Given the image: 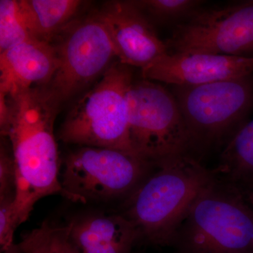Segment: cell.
Masks as SVG:
<instances>
[{
    "mask_svg": "<svg viewBox=\"0 0 253 253\" xmlns=\"http://www.w3.org/2000/svg\"><path fill=\"white\" fill-rule=\"evenodd\" d=\"M83 4L80 0H19L32 38L49 43L76 19Z\"/></svg>",
    "mask_w": 253,
    "mask_h": 253,
    "instance_id": "14",
    "label": "cell"
},
{
    "mask_svg": "<svg viewBox=\"0 0 253 253\" xmlns=\"http://www.w3.org/2000/svg\"><path fill=\"white\" fill-rule=\"evenodd\" d=\"M19 0L0 1V53L31 39Z\"/></svg>",
    "mask_w": 253,
    "mask_h": 253,
    "instance_id": "18",
    "label": "cell"
},
{
    "mask_svg": "<svg viewBox=\"0 0 253 253\" xmlns=\"http://www.w3.org/2000/svg\"><path fill=\"white\" fill-rule=\"evenodd\" d=\"M156 165L134 153L77 146L61 159L59 181L66 199L83 205L124 201Z\"/></svg>",
    "mask_w": 253,
    "mask_h": 253,
    "instance_id": "5",
    "label": "cell"
},
{
    "mask_svg": "<svg viewBox=\"0 0 253 253\" xmlns=\"http://www.w3.org/2000/svg\"><path fill=\"white\" fill-rule=\"evenodd\" d=\"M65 224L78 253H131L140 241L135 226L119 211H82Z\"/></svg>",
    "mask_w": 253,
    "mask_h": 253,
    "instance_id": "12",
    "label": "cell"
},
{
    "mask_svg": "<svg viewBox=\"0 0 253 253\" xmlns=\"http://www.w3.org/2000/svg\"><path fill=\"white\" fill-rule=\"evenodd\" d=\"M176 253H253V208L235 185L216 177L176 229Z\"/></svg>",
    "mask_w": 253,
    "mask_h": 253,
    "instance_id": "3",
    "label": "cell"
},
{
    "mask_svg": "<svg viewBox=\"0 0 253 253\" xmlns=\"http://www.w3.org/2000/svg\"><path fill=\"white\" fill-rule=\"evenodd\" d=\"M253 208V175L237 186Z\"/></svg>",
    "mask_w": 253,
    "mask_h": 253,
    "instance_id": "21",
    "label": "cell"
},
{
    "mask_svg": "<svg viewBox=\"0 0 253 253\" xmlns=\"http://www.w3.org/2000/svg\"><path fill=\"white\" fill-rule=\"evenodd\" d=\"M17 172L9 139L1 137L0 146V198L16 196Z\"/></svg>",
    "mask_w": 253,
    "mask_h": 253,
    "instance_id": "19",
    "label": "cell"
},
{
    "mask_svg": "<svg viewBox=\"0 0 253 253\" xmlns=\"http://www.w3.org/2000/svg\"><path fill=\"white\" fill-rule=\"evenodd\" d=\"M4 95L9 113L0 130L1 137L9 139L16 162L15 208L20 225L40 200L54 194L66 199L59 181L61 158L54 130L59 106L45 87Z\"/></svg>",
    "mask_w": 253,
    "mask_h": 253,
    "instance_id": "1",
    "label": "cell"
},
{
    "mask_svg": "<svg viewBox=\"0 0 253 253\" xmlns=\"http://www.w3.org/2000/svg\"><path fill=\"white\" fill-rule=\"evenodd\" d=\"M107 28L118 61L143 68L168 50L153 23L134 1H111L98 11Z\"/></svg>",
    "mask_w": 253,
    "mask_h": 253,
    "instance_id": "11",
    "label": "cell"
},
{
    "mask_svg": "<svg viewBox=\"0 0 253 253\" xmlns=\"http://www.w3.org/2000/svg\"><path fill=\"white\" fill-rule=\"evenodd\" d=\"M15 197L0 198V249L1 253L14 242V233L18 226Z\"/></svg>",
    "mask_w": 253,
    "mask_h": 253,
    "instance_id": "20",
    "label": "cell"
},
{
    "mask_svg": "<svg viewBox=\"0 0 253 253\" xmlns=\"http://www.w3.org/2000/svg\"><path fill=\"white\" fill-rule=\"evenodd\" d=\"M1 253H24L22 246H21V243H18V244H13L11 246H10L9 248H7L4 251H2Z\"/></svg>",
    "mask_w": 253,
    "mask_h": 253,
    "instance_id": "22",
    "label": "cell"
},
{
    "mask_svg": "<svg viewBox=\"0 0 253 253\" xmlns=\"http://www.w3.org/2000/svg\"><path fill=\"white\" fill-rule=\"evenodd\" d=\"M213 170L219 179L236 186L253 175V119L228 141Z\"/></svg>",
    "mask_w": 253,
    "mask_h": 253,
    "instance_id": "15",
    "label": "cell"
},
{
    "mask_svg": "<svg viewBox=\"0 0 253 253\" xmlns=\"http://www.w3.org/2000/svg\"><path fill=\"white\" fill-rule=\"evenodd\" d=\"M131 149L149 162L191 155L185 121L173 93L156 82L133 81L128 91Z\"/></svg>",
    "mask_w": 253,
    "mask_h": 253,
    "instance_id": "7",
    "label": "cell"
},
{
    "mask_svg": "<svg viewBox=\"0 0 253 253\" xmlns=\"http://www.w3.org/2000/svg\"><path fill=\"white\" fill-rule=\"evenodd\" d=\"M134 4L150 21L161 24L173 23L174 26L188 18L203 7L201 0H136Z\"/></svg>",
    "mask_w": 253,
    "mask_h": 253,
    "instance_id": "17",
    "label": "cell"
},
{
    "mask_svg": "<svg viewBox=\"0 0 253 253\" xmlns=\"http://www.w3.org/2000/svg\"><path fill=\"white\" fill-rule=\"evenodd\" d=\"M143 78L173 86H198L249 77L253 57L168 52L141 69Z\"/></svg>",
    "mask_w": 253,
    "mask_h": 253,
    "instance_id": "10",
    "label": "cell"
},
{
    "mask_svg": "<svg viewBox=\"0 0 253 253\" xmlns=\"http://www.w3.org/2000/svg\"><path fill=\"white\" fill-rule=\"evenodd\" d=\"M51 43L59 65L45 89L59 106L89 89L118 60L98 12L74 20Z\"/></svg>",
    "mask_w": 253,
    "mask_h": 253,
    "instance_id": "8",
    "label": "cell"
},
{
    "mask_svg": "<svg viewBox=\"0 0 253 253\" xmlns=\"http://www.w3.org/2000/svg\"><path fill=\"white\" fill-rule=\"evenodd\" d=\"M59 65L52 43L31 38L0 53V94L45 87Z\"/></svg>",
    "mask_w": 253,
    "mask_h": 253,
    "instance_id": "13",
    "label": "cell"
},
{
    "mask_svg": "<svg viewBox=\"0 0 253 253\" xmlns=\"http://www.w3.org/2000/svg\"><path fill=\"white\" fill-rule=\"evenodd\" d=\"M168 52L244 56L253 52V1L202 7L176 25L166 42Z\"/></svg>",
    "mask_w": 253,
    "mask_h": 253,
    "instance_id": "9",
    "label": "cell"
},
{
    "mask_svg": "<svg viewBox=\"0 0 253 253\" xmlns=\"http://www.w3.org/2000/svg\"><path fill=\"white\" fill-rule=\"evenodd\" d=\"M24 253H78L70 242L65 224L45 221L22 236Z\"/></svg>",
    "mask_w": 253,
    "mask_h": 253,
    "instance_id": "16",
    "label": "cell"
},
{
    "mask_svg": "<svg viewBox=\"0 0 253 253\" xmlns=\"http://www.w3.org/2000/svg\"><path fill=\"white\" fill-rule=\"evenodd\" d=\"M216 177L191 155L165 160L123 201L119 212L135 226L141 242L172 247L189 208Z\"/></svg>",
    "mask_w": 253,
    "mask_h": 253,
    "instance_id": "2",
    "label": "cell"
},
{
    "mask_svg": "<svg viewBox=\"0 0 253 253\" xmlns=\"http://www.w3.org/2000/svg\"><path fill=\"white\" fill-rule=\"evenodd\" d=\"M172 93L185 121L192 155L226 144L243 126L241 121L253 99L249 76L202 85L174 86Z\"/></svg>",
    "mask_w": 253,
    "mask_h": 253,
    "instance_id": "6",
    "label": "cell"
},
{
    "mask_svg": "<svg viewBox=\"0 0 253 253\" xmlns=\"http://www.w3.org/2000/svg\"></svg>",
    "mask_w": 253,
    "mask_h": 253,
    "instance_id": "23",
    "label": "cell"
},
{
    "mask_svg": "<svg viewBox=\"0 0 253 253\" xmlns=\"http://www.w3.org/2000/svg\"><path fill=\"white\" fill-rule=\"evenodd\" d=\"M133 81L131 67L116 60L70 110L56 134L58 140L134 153L129 142L128 103Z\"/></svg>",
    "mask_w": 253,
    "mask_h": 253,
    "instance_id": "4",
    "label": "cell"
}]
</instances>
